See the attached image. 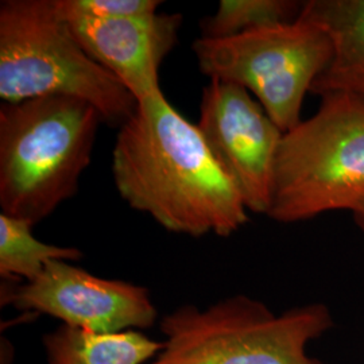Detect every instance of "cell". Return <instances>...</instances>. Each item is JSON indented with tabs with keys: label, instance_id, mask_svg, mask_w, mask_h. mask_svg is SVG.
Listing matches in <instances>:
<instances>
[{
	"label": "cell",
	"instance_id": "cell-8",
	"mask_svg": "<svg viewBox=\"0 0 364 364\" xmlns=\"http://www.w3.org/2000/svg\"><path fill=\"white\" fill-rule=\"evenodd\" d=\"M1 304L99 333L147 329L158 314L146 287L96 277L66 260H52L36 279L3 289Z\"/></svg>",
	"mask_w": 364,
	"mask_h": 364
},
{
	"label": "cell",
	"instance_id": "cell-11",
	"mask_svg": "<svg viewBox=\"0 0 364 364\" xmlns=\"http://www.w3.org/2000/svg\"><path fill=\"white\" fill-rule=\"evenodd\" d=\"M49 364H147L164 350V341L142 331L99 333L61 326L45 335Z\"/></svg>",
	"mask_w": 364,
	"mask_h": 364
},
{
	"label": "cell",
	"instance_id": "cell-14",
	"mask_svg": "<svg viewBox=\"0 0 364 364\" xmlns=\"http://www.w3.org/2000/svg\"><path fill=\"white\" fill-rule=\"evenodd\" d=\"M64 16H85L96 19L139 18L158 14L159 0H55Z\"/></svg>",
	"mask_w": 364,
	"mask_h": 364
},
{
	"label": "cell",
	"instance_id": "cell-2",
	"mask_svg": "<svg viewBox=\"0 0 364 364\" xmlns=\"http://www.w3.org/2000/svg\"><path fill=\"white\" fill-rule=\"evenodd\" d=\"M102 122L96 107L76 97L3 102L1 213L36 225L76 195Z\"/></svg>",
	"mask_w": 364,
	"mask_h": 364
},
{
	"label": "cell",
	"instance_id": "cell-3",
	"mask_svg": "<svg viewBox=\"0 0 364 364\" xmlns=\"http://www.w3.org/2000/svg\"><path fill=\"white\" fill-rule=\"evenodd\" d=\"M46 96L88 102L105 123L120 126L138 105L82 48L55 0H3L0 99L15 103Z\"/></svg>",
	"mask_w": 364,
	"mask_h": 364
},
{
	"label": "cell",
	"instance_id": "cell-13",
	"mask_svg": "<svg viewBox=\"0 0 364 364\" xmlns=\"http://www.w3.org/2000/svg\"><path fill=\"white\" fill-rule=\"evenodd\" d=\"M305 1L221 0L216 13L201 23L203 38L223 39L297 22Z\"/></svg>",
	"mask_w": 364,
	"mask_h": 364
},
{
	"label": "cell",
	"instance_id": "cell-9",
	"mask_svg": "<svg viewBox=\"0 0 364 364\" xmlns=\"http://www.w3.org/2000/svg\"><path fill=\"white\" fill-rule=\"evenodd\" d=\"M64 18L82 48L117 78L136 103L164 95L159 69L178 42L181 14L119 19Z\"/></svg>",
	"mask_w": 364,
	"mask_h": 364
},
{
	"label": "cell",
	"instance_id": "cell-6",
	"mask_svg": "<svg viewBox=\"0 0 364 364\" xmlns=\"http://www.w3.org/2000/svg\"><path fill=\"white\" fill-rule=\"evenodd\" d=\"M192 49L203 75L247 90L284 132L302 120L305 96L332 58L326 30L302 16L230 38L201 37Z\"/></svg>",
	"mask_w": 364,
	"mask_h": 364
},
{
	"label": "cell",
	"instance_id": "cell-10",
	"mask_svg": "<svg viewBox=\"0 0 364 364\" xmlns=\"http://www.w3.org/2000/svg\"><path fill=\"white\" fill-rule=\"evenodd\" d=\"M301 16L323 27L332 58L311 93H350L364 100V0H309Z\"/></svg>",
	"mask_w": 364,
	"mask_h": 364
},
{
	"label": "cell",
	"instance_id": "cell-15",
	"mask_svg": "<svg viewBox=\"0 0 364 364\" xmlns=\"http://www.w3.org/2000/svg\"><path fill=\"white\" fill-rule=\"evenodd\" d=\"M353 216L355 224L358 225V228L364 234V198L356 205V208L351 212Z\"/></svg>",
	"mask_w": 364,
	"mask_h": 364
},
{
	"label": "cell",
	"instance_id": "cell-4",
	"mask_svg": "<svg viewBox=\"0 0 364 364\" xmlns=\"http://www.w3.org/2000/svg\"><path fill=\"white\" fill-rule=\"evenodd\" d=\"M333 326L321 302L279 314L243 294L205 309L185 305L162 318L164 350L147 364H324L308 348Z\"/></svg>",
	"mask_w": 364,
	"mask_h": 364
},
{
	"label": "cell",
	"instance_id": "cell-5",
	"mask_svg": "<svg viewBox=\"0 0 364 364\" xmlns=\"http://www.w3.org/2000/svg\"><path fill=\"white\" fill-rule=\"evenodd\" d=\"M320 97L317 111L279 144L266 215L277 223L352 212L364 198V100L343 92Z\"/></svg>",
	"mask_w": 364,
	"mask_h": 364
},
{
	"label": "cell",
	"instance_id": "cell-7",
	"mask_svg": "<svg viewBox=\"0 0 364 364\" xmlns=\"http://www.w3.org/2000/svg\"><path fill=\"white\" fill-rule=\"evenodd\" d=\"M209 80L196 126L212 156L237 186L248 212L267 215L275 159L285 132L247 90Z\"/></svg>",
	"mask_w": 364,
	"mask_h": 364
},
{
	"label": "cell",
	"instance_id": "cell-12",
	"mask_svg": "<svg viewBox=\"0 0 364 364\" xmlns=\"http://www.w3.org/2000/svg\"><path fill=\"white\" fill-rule=\"evenodd\" d=\"M33 224L0 213V275L6 281L30 282L52 260L77 262L82 252L73 247L46 245L34 237Z\"/></svg>",
	"mask_w": 364,
	"mask_h": 364
},
{
	"label": "cell",
	"instance_id": "cell-1",
	"mask_svg": "<svg viewBox=\"0 0 364 364\" xmlns=\"http://www.w3.org/2000/svg\"><path fill=\"white\" fill-rule=\"evenodd\" d=\"M112 177L131 208L174 234L225 237L248 221L232 178L165 95L138 103L120 126Z\"/></svg>",
	"mask_w": 364,
	"mask_h": 364
}]
</instances>
